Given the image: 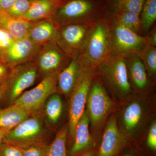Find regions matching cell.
<instances>
[{"label": "cell", "mask_w": 156, "mask_h": 156, "mask_svg": "<svg viewBox=\"0 0 156 156\" xmlns=\"http://www.w3.org/2000/svg\"><path fill=\"white\" fill-rule=\"evenodd\" d=\"M32 23L23 18L11 16L0 9V27L8 31L15 40L28 37Z\"/></svg>", "instance_id": "cell-17"}, {"label": "cell", "mask_w": 156, "mask_h": 156, "mask_svg": "<svg viewBox=\"0 0 156 156\" xmlns=\"http://www.w3.org/2000/svg\"><path fill=\"white\" fill-rule=\"evenodd\" d=\"M94 8L92 3L87 0H72L60 8L56 14V22L65 25L79 23L78 20L89 14Z\"/></svg>", "instance_id": "cell-12"}, {"label": "cell", "mask_w": 156, "mask_h": 156, "mask_svg": "<svg viewBox=\"0 0 156 156\" xmlns=\"http://www.w3.org/2000/svg\"><path fill=\"white\" fill-rule=\"evenodd\" d=\"M98 69L107 84L116 94L126 96L131 92L126 55L112 54Z\"/></svg>", "instance_id": "cell-4"}, {"label": "cell", "mask_w": 156, "mask_h": 156, "mask_svg": "<svg viewBox=\"0 0 156 156\" xmlns=\"http://www.w3.org/2000/svg\"><path fill=\"white\" fill-rule=\"evenodd\" d=\"M86 67L79 58H72L58 73L57 91L65 95L71 94Z\"/></svg>", "instance_id": "cell-13"}, {"label": "cell", "mask_w": 156, "mask_h": 156, "mask_svg": "<svg viewBox=\"0 0 156 156\" xmlns=\"http://www.w3.org/2000/svg\"><path fill=\"white\" fill-rule=\"evenodd\" d=\"M51 1H55V2H58L59 0H51Z\"/></svg>", "instance_id": "cell-40"}, {"label": "cell", "mask_w": 156, "mask_h": 156, "mask_svg": "<svg viewBox=\"0 0 156 156\" xmlns=\"http://www.w3.org/2000/svg\"><path fill=\"white\" fill-rule=\"evenodd\" d=\"M45 112L46 116L50 123H57L62 113V101L58 93H55L50 96L46 102Z\"/></svg>", "instance_id": "cell-23"}, {"label": "cell", "mask_w": 156, "mask_h": 156, "mask_svg": "<svg viewBox=\"0 0 156 156\" xmlns=\"http://www.w3.org/2000/svg\"><path fill=\"white\" fill-rule=\"evenodd\" d=\"M30 1H31V0H30Z\"/></svg>", "instance_id": "cell-43"}, {"label": "cell", "mask_w": 156, "mask_h": 156, "mask_svg": "<svg viewBox=\"0 0 156 156\" xmlns=\"http://www.w3.org/2000/svg\"><path fill=\"white\" fill-rule=\"evenodd\" d=\"M0 52H1V51H0Z\"/></svg>", "instance_id": "cell-42"}, {"label": "cell", "mask_w": 156, "mask_h": 156, "mask_svg": "<svg viewBox=\"0 0 156 156\" xmlns=\"http://www.w3.org/2000/svg\"><path fill=\"white\" fill-rule=\"evenodd\" d=\"M15 41L8 31L0 27V51L2 50L5 52Z\"/></svg>", "instance_id": "cell-31"}, {"label": "cell", "mask_w": 156, "mask_h": 156, "mask_svg": "<svg viewBox=\"0 0 156 156\" xmlns=\"http://www.w3.org/2000/svg\"><path fill=\"white\" fill-rule=\"evenodd\" d=\"M145 39L146 46L156 47V27H154L148 33Z\"/></svg>", "instance_id": "cell-33"}, {"label": "cell", "mask_w": 156, "mask_h": 156, "mask_svg": "<svg viewBox=\"0 0 156 156\" xmlns=\"http://www.w3.org/2000/svg\"><path fill=\"white\" fill-rule=\"evenodd\" d=\"M145 66L147 74L154 76L156 73V48L146 46L136 53Z\"/></svg>", "instance_id": "cell-26"}, {"label": "cell", "mask_w": 156, "mask_h": 156, "mask_svg": "<svg viewBox=\"0 0 156 156\" xmlns=\"http://www.w3.org/2000/svg\"><path fill=\"white\" fill-rule=\"evenodd\" d=\"M38 73L36 63L34 61L11 68L5 81L2 84L5 89L3 101L10 105L13 104L27 89L34 83Z\"/></svg>", "instance_id": "cell-3"}, {"label": "cell", "mask_w": 156, "mask_h": 156, "mask_svg": "<svg viewBox=\"0 0 156 156\" xmlns=\"http://www.w3.org/2000/svg\"><path fill=\"white\" fill-rule=\"evenodd\" d=\"M112 54L110 24L103 20L92 23L83 50L78 58L86 66L95 70Z\"/></svg>", "instance_id": "cell-1"}, {"label": "cell", "mask_w": 156, "mask_h": 156, "mask_svg": "<svg viewBox=\"0 0 156 156\" xmlns=\"http://www.w3.org/2000/svg\"><path fill=\"white\" fill-rule=\"evenodd\" d=\"M59 26L52 19L33 22L28 37L40 47L52 42H56Z\"/></svg>", "instance_id": "cell-15"}, {"label": "cell", "mask_w": 156, "mask_h": 156, "mask_svg": "<svg viewBox=\"0 0 156 156\" xmlns=\"http://www.w3.org/2000/svg\"><path fill=\"white\" fill-rule=\"evenodd\" d=\"M92 24L83 22L64 26L59 29L56 44L69 58H78L83 50Z\"/></svg>", "instance_id": "cell-5"}, {"label": "cell", "mask_w": 156, "mask_h": 156, "mask_svg": "<svg viewBox=\"0 0 156 156\" xmlns=\"http://www.w3.org/2000/svg\"><path fill=\"white\" fill-rule=\"evenodd\" d=\"M7 132L0 130V145L4 141L5 136Z\"/></svg>", "instance_id": "cell-37"}, {"label": "cell", "mask_w": 156, "mask_h": 156, "mask_svg": "<svg viewBox=\"0 0 156 156\" xmlns=\"http://www.w3.org/2000/svg\"><path fill=\"white\" fill-rule=\"evenodd\" d=\"M16 0H0V9L7 11L15 2Z\"/></svg>", "instance_id": "cell-35"}, {"label": "cell", "mask_w": 156, "mask_h": 156, "mask_svg": "<svg viewBox=\"0 0 156 156\" xmlns=\"http://www.w3.org/2000/svg\"><path fill=\"white\" fill-rule=\"evenodd\" d=\"M48 145H34L19 148L23 156H47Z\"/></svg>", "instance_id": "cell-29"}, {"label": "cell", "mask_w": 156, "mask_h": 156, "mask_svg": "<svg viewBox=\"0 0 156 156\" xmlns=\"http://www.w3.org/2000/svg\"></svg>", "instance_id": "cell-44"}, {"label": "cell", "mask_w": 156, "mask_h": 156, "mask_svg": "<svg viewBox=\"0 0 156 156\" xmlns=\"http://www.w3.org/2000/svg\"><path fill=\"white\" fill-rule=\"evenodd\" d=\"M35 59L38 72L46 76L59 73L72 58L62 51L56 42H52L42 47Z\"/></svg>", "instance_id": "cell-9"}, {"label": "cell", "mask_w": 156, "mask_h": 156, "mask_svg": "<svg viewBox=\"0 0 156 156\" xmlns=\"http://www.w3.org/2000/svg\"><path fill=\"white\" fill-rule=\"evenodd\" d=\"M0 156H23L19 147L4 141L0 145Z\"/></svg>", "instance_id": "cell-30"}, {"label": "cell", "mask_w": 156, "mask_h": 156, "mask_svg": "<svg viewBox=\"0 0 156 156\" xmlns=\"http://www.w3.org/2000/svg\"><path fill=\"white\" fill-rule=\"evenodd\" d=\"M87 111L93 126L99 125L111 109L112 102L100 81L92 84L87 99Z\"/></svg>", "instance_id": "cell-10"}, {"label": "cell", "mask_w": 156, "mask_h": 156, "mask_svg": "<svg viewBox=\"0 0 156 156\" xmlns=\"http://www.w3.org/2000/svg\"><path fill=\"white\" fill-rule=\"evenodd\" d=\"M95 75V69L86 66L71 92L69 108V133L73 137L76 126L85 111V105Z\"/></svg>", "instance_id": "cell-6"}, {"label": "cell", "mask_w": 156, "mask_h": 156, "mask_svg": "<svg viewBox=\"0 0 156 156\" xmlns=\"http://www.w3.org/2000/svg\"><path fill=\"white\" fill-rule=\"evenodd\" d=\"M123 139L118 128L116 119L115 117H112L104 132L98 156L115 155L122 145Z\"/></svg>", "instance_id": "cell-14"}, {"label": "cell", "mask_w": 156, "mask_h": 156, "mask_svg": "<svg viewBox=\"0 0 156 156\" xmlns=\"http://www.w3.org/2000/svg\"><path fill=\"white\" fill-rule=\"evenodd\" d=\"M41 48L28 37L15 40L5 51V63L11 68L19 65L34 61Z\"/></svg>", "instance_id": "cell-11"}, {"label": "cell", "mask_w": 156, "mask_h": 156, "mask_svg": "<svg viewBox=\"0 0 156 156\" xmlns=\"http://www.w3.org/2000/svg\"><path fill=\"white\" fill-rule=\"evenodd\" d=\"M4 141L20 148L34 145H48L50 143L43 119L37 112L8 132Z\"/></svg>", "instance_id": "cell-2"}, {"label": "cell", "mask_w": 156, "mask_h": 156, "mask_svg": "<svg viewBox=\"0 0 156 156\" xmlns=\"http://www.w3.org/2000/svg\"><path fill=\"white\" fill-rule=\"evenodd\" d=\"M90 120L87 110L85 111L76 126L73 144L69 156H76L89 147L92 142L89 131Z\"/></svg>", "instance_id": "cell-16"}, {"label": "cell", "mask_w": 156, "mask_h": 156, "mask_svg": "<svg viewBox=\"0 0 156 156\" xmlns=\"http://www.w3.org/2000/svg\"><path fill=\"white\" fill-rule=\"evenodd\" d=\"M9 68L5 63L0 62V84H2L7 79L11 69H9Z\"/></svg>", "instance_id": "cell-34"}, {"label": "cell", "mask_w": 156, "mask_h": 156, "mask_svg": "<svg viewBox=\"0 0 156 156\" xmlns=\"http://www.w3.org/2000/svg\"><path fill=\"white\" fill-rule=\"evenodd\" d=\"M5 96V89L2 84H0V102L4 100Z\"/></svg>", "instance_id": "cell-36"}, {"label": "cell", "mask_w": 156, "mask_h": 156, "mask_svg": "<svg viewBox=\"0 0 156 156\" xmlns=\"http://www.w3.org/2000/svg\"><path fill=\"white\" fill-rule=\"evenodd\" d=\"M143 108L140 104L133 101L126 107L123 115V122L125 129L129 132L134 131L141 122Z\"/></svg>", "instance_id": "cell-21"}, {"label": "cell", "mask_w": 156, "mask_h": 156, "mask_svg": "<svg viewBox=\"0 0 156 156\" xmlns=\"http://www.w3.org/2000/svg\"><path fill=\"white\" fill-rule=\"evenodd\" d=\"M145 0H124L118 6L119 11H129L140 14Z\"/></svg>", "instance_id": "cell-28"}, {"label": "cell", "mask_w": 156, "mask_h": 156, "mask_svg": "<svg viewBox=\"0 0 156 156\" xmlns=\"http://www.w3.org/2000/svg\"><path fill=\"white\" fill-rule=\"evenodd\" d=\"M113 54L136 53L146 45L144 37L114 20L111 25Z\"/></svg>", "instance_id": "cell-8"}, {"label": "cell", "mask_w": 156, "mask_h": 156, "mask_svg": "<svg viewBox=\"0 0 156 156\" xmlns=\"http://www.w3.org/2000/svg\"><path fill=\"white\" fill-rule=\"evenodd\" d=\"M58 3L51 0H31L29 9L23 18L31 22L51 19Z\"/></svg>", "instance_id": "cell-19"}, {"label": "cell", "mask_w": 156, "mask_h": 156, "mask_svg": "<svg viewBox=\"0 0 156 156\" xmlns=\"http://www.w3.org/2000/svg\"><path fill=\"white\" fill-rule=\"evenodd\" d=\"M33 114L15 104L0 108V130L8 133Z\"/></svg>", "instance_id": "cell-18"}, {"label": "cell", "mask_w": 156, "mask_h": 156, "mask_svg": "<svg viewBox=\"0 0 156 156\" xmlns=\"http://www.w3.org/2000/svg\"><path fill=\"white\" fill-rule=\"evenodd\" d=\"M68 126H64L58 131L52 142L48 145L47 156H66V141Z\"/></svg>", "instance_id": "cell-22"}, {"label": "cell", "mask_w": 156, "mask_h": 156, "mask_svg": "<svg viewBox=\"0 0 156 156\" xmlns=\"http://www.w3.org/2000/svg\"><path fill=\"white\" fill-rule=\"evenodd\" d=\"M124 156H132L131 155H126Z\"/></svg>", "instance_id": "cell-41"}, {"label": "cell", "mask_w": 156, "mask_h": 156, "mask_svg": "<svg viewBox=\"0 0 156 156\" xmlns=\"http://www.w3.org/2000/svg\"><path fill=\"white\" fill-rule=\"evenodd\" d=\"M140 16V14L134 12L119 11L114 20L139 34L142 30Z\"/></svg>", "instance_id": "cell-24"}, {"label": "cell", "mask_w": 156, "mask_h": 156, "mask_svg": "<svg viewBox=\"0 0 156 156\" xmlns=\"http://www.w3.org/2000/svg\"><path fill=\"white\" fill-rule=\"evenodd\" d=\"M116 2L117 3V4H118V6L120 4H121L123 1H124V0H116Z\"/></svg>", "instance_id": "cell-39"}, {"label": "cell", "mask_w": 156, "mask_h": 156, "mask_svg": "<svg viewBox=\"0 0 156 156\" xmlns=\"http://www.w3.org/2000/svg\"><path fill=\"white\" fill-rule=\"evenodd\" d=\"M77 156H95V154L92 151H88L85 153L77 155Z\"/></svg>", "instance_id": "cell-38"}, {"label": "cell", "mask_w": 156, "mask_h": 156, "mask_svg": "<svg viewBox=\"0 0 156 156\" xmlns=\"http://www.w3.org/2000/svg\"><path fill=\"white\" fill-rule=\"evenodd\" d=\"M30 4V0H16L11 8L6 11L11 16L23 18L29 9Z\"/></svg>", "instance_id": "cell-27"}, {"label": "cell", "mask_w": 156, "mask_h": 156, "mask_svg": "<svg viewBox=\"0 0 156 156\" xmlns=\"http://www.w3.org/2000/svg\"><path fill=\"white\" fill-rule=\"evenodd\" d=\"M58 73L46 76L35 87L26 91L13 104L33 113L39 111L50 96L57 91Z\"/></svg>", "instance_id": "cell-7"}, {"label": "cell", "mask_w": 156, "mask_h": 156, "mask_svg": "<svg viewBox=\"0 0 156 156\" xmlns=\"http://www.w3.org/2000/svg\"><path fill=\"white\" fill-rule=\"evenodd\" d=\"M147 144L151 149L156 150V122L154 121L152 123L147 137Z\"/></svg>", "instance_id": "cell-32"}, {"label": "cell", "mask_w": 156, "mask_h": 156, "mask_svg": "<svg viewBox=\"0 0 156 156\" xmlns=\"http://www.w3.org/2000/svg\"><path fill=\"white\" fill-rule=\"evenodd\" d=\"M128 76L136 89L141 90L148 84V78L145 66L136 53L126 55Z\"/></svg>", "instance_id": "cell-20"}, {"label": "cell", "mask_w": 156, "mask_h": 156, "mask_svg": "<svg viewBox=\"0 0 156 156\" xmlns=\"http://www.w3.org/2000/svg\"><path fill=\"white\" fill-rule=\"evenodd\" d=\"M142 31L147 34L156 20V0H145L141 12Z\"/></svg>", "instance_id": "cell-25"}]
</instances>
